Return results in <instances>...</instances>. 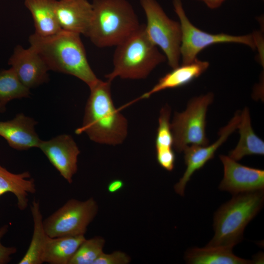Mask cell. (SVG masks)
<instances>
[{
  "label": "cell",
  "mask_w": 264,
  "mask_h": 264,
  "mask_svg": "<svg viewBox=\"0 0 264 264\" xmlns=\"http://www.w3.org/2000/svg\"><path fill=\"white\" fill-rule=\"evenodd\" d=\"M56 0H24L25 7L31 13L34 21L35 33L42 36L53 35L61 29L57 21Z\"/></svg>",
  "instance_id": "cell-18"
},
{
  "label": "cell",
  "mask_w": 264,
  "mask_h": 264,
  "mask_svg": "<svg viewBox=\"0 0 264 264\" xmlns=\"http://www.w3.org/2000/svg\"><path fill=\"white\" fill-rule=\"evenodd\" d=\"M33 221V232L29 247L19 264H42V256L48 237L43 224L39 202L34 200L31 205Z\"/></svg>",
  "instance_id": "cell-22"
},
{
  "label": "cell",
  "mask_w": 264,
  "mask_h": 264,
  "mask_svg": "<svg viewBox=\"0 0 264 264\" xmlns=\"http://www.w3.org/2000/svg\"><path fill=\"white\" fill-rule=\"evenodd\" d=\"M171 108L166 105L160 110L155 138L156 151L172 149L174 139L170 121Z\"/></svg>",
  "instance_id": "cell-25"
},
{
  "label": "cell",
  "mask_w": 264,
  "mask_h": 264,
  "mask_svg": "<svg viewBox=\"0 0 264 264\" xmlns=\"http://www.w3.org/2000/svg\"><path fill=\"white\" fill-rule=\"evenodd\" d=\"M105 240L101 237L85 239L71 259L69 264H94L102 254Z\"/></svg>",
  "instance_id": "cell-24"
},
{
  "label": "cell",
  "mask_w": 264,
  "mask_h": 264,
  "mask_svg": "<svg viewBox=\"0 0 264 264\" xmlns=\"http://www.w3.org/2000/svg\"><path fill=\"white\" fill-rule=\"evenodd\" d=\"M8 64L21 82L29 89L49 81L47 66L31 46L25 49L17 45L9 59Z\"/></svg>",
  "instance_id": "cell-13"
},
{
  "label": "cell",
  "mask_w": 264,
  "mask_h": 264,
  "mask_svg": "<svg viewBox=\"0 0 264 264\" xmlns=\"http://www.w3.org/2000/svg\"><path fill=\"white\" fill-rule=\"evenodd\" d=\"M113 68L105 75L112 82L119 77L138 80L147 78L159 65L166 61L165 56L148 37L145 24L116 46Z\"/></svg>",
  "instance_id": "cell-4"
},
{
  "label": "cell",
  "mask_w": 264,
  "mask_h": 264,
  "mask_svg": "<svg viewBox=\"0 0 264 264\" xmlns=\"http://www.w3.org/2000/svg\"><path fill=\"white\" fill-rule=\"evenodd\" d=\"M214 99L212 93L192 98L186 110L176 112L171 128L173 136V147L179 153L189 146H205L209 140L205 132L206 116L208 107Z\"/></svg>",
  "instance_id": "cell-7"
},
{
  "label": "cell",
  "mask_w": 264,
  "mask_h": 264,
  "mask_svg": "<svg viewBox=\"0 0 264 264\" xmlns=\"http://www.w3.org/2000/svg\"><path fill=\"white\" fill-rule=\"evenodd\" d=\"M145 12L146 34L159 48L172 68L179 65L182 32L179 22L170 19L156 0H140Z\"/></svg>",
  "instance_id": "cell-6"
},
{
  "label": "cell",
  "mask_w": 264,
  "mask_h": 264,
  "mask_svg": "<svg viewBox=\"0 0 264 264\" xmlns=\"http://www.w3.org/2000/svg\"><path fill=\"white\" fill-rule=\"evenodd\" d=\"M201 0V1H203V0Z\"/></svg>",
  "instance_id": "cell-32"
},
{
  "label": "cell",
  "mask_w": 264,
  "mask_h": 264,
  "mask_svg": "<svg viewBox=\"0 0 264 264\" xmlns=\"http://www.w3.org/2000/svg\"><path fill=\"white\" fill-rule=\"evenodd\" d=\"M209 66L208 61L198 58L190 63L182 64L172 68V71L160 78L149 91L144 93L138 99L148 98L159 91L187 85L203 73Z\"/></svg>",
  "instance_id": "cell-16"
},
{
  "label": "cell",
  "mask_w": 264,
  "mask_h": 264,
  "mask_svg": "<svg viewBox=\"0 0 264 264\" xmlns=\"http://www.w3.org/2000/svg\"><path fill=\"white\" fill-rule=\"evenodd\" d=\"M86 37L100 48L116 46L139 28L138 17L127 0H93Z\"/></svg>",
  "instance_id": "cell-3"
},
{
  "label": "cell",
  "mask_w": 264,
  "mask_h": 264,
  "mask_svg": "<svg viewBox=\"0 0 264 264\" xmlns=\"http://www.w3.org/2000/svg\"><path fill=\"white\" fill-rule=\"evenodd\" d=\"M173 4L181 28L180 56L182 64L193 62L202 50L217 44H240L247 45L252 49L256 48L253 34L238 36L224 33L212 34L202 31L189 20L183 7L181 0H173Z\"/></svg>",
  "instance_id": "cell-8"
},
{
  "label": "cell",
  "mask_w": 264,
  "mask_h": 264,
  "mask_svg": "<svg viewBox=\"0 0 264 264\" xmlns=\"http://www.w3.org/2000/svg\"><path fill=\"white\" fill-rule=\"evenodd\" d=\"M219 157L224 168L220 190L233 195L264 190V170L242 165L229 156Z\"/></svg>",
  "instance_id": "cell-12"
},
{
  "label": "cell",
  "mask_w": 264,
  "mask_h": 264,
  "mask_svg": "<svg viewBox=\"0 0 264 264\" xmlns=\"http://www.w3.org/2000/svg\"><path fill=\"white\" fill-rule=\"evenodd\" d=\"M36 191L34 179L29 172L13 174L0 165V196L12 193L17 198L18 208L23 211L28 206L29 194Z\"/></svg>",
  "instance_id": "cell-17"
},
{
  "label": "cell",
  "mask_w": 264,
  "mask_h": 264,
  "mask_svg": "<svg viewBox=\"0 0 264 264\" xmlns=\"http://www.w3.org/2000/svg\"><path fill=\"white\" fill-rule=\"evenodd\" d=\"M29 43L51 70L75 76L91 88L99 80L91 69L80 34L61 29L48 36L34 33Z\"/></svg>",
  "instance_id": "cell-1"
},
{
  "label": "cell",
  "mask_w": 264,
  "mask_h": 264,
  "mask_svg": "<svg viewBox=\"0 0 264 264\" xmlns=\"http://www.w3.org/2000/svg\"><path fill=\"white\" fill-rule=\"evenodd\" d=\"M185 258L187 263L191 264H248L254 262L236 256L232 248L207 246L189 250Z\"/></svg>",
  "instance_id": "cell-21"
},
{
  "label": "cell",
  "mask_w": 264,
  "mask_h": 264,
  "mask_svg": "<svg viewBox=\"0 0 264 264\" xmlns=\"http://www.w3.org/2000/svg\"><path fill=\"white\" fill-rule=\"evenodd\" d=\"M264 201V190L234 195L215 213V234L207 246L232 249L242 240L245 227L261 209Z\"/></svg>",
  "instance_id": "cell-5"
},
{
  "label": "cell",
  "mask_w": 264,
  "mask_h": 264,
  "mask_svg": "<svg viewBox=\"0 0 264 264\" xmlns=\"http://www.w3.org/2000/svg\"><path fill=\"white\" fill-rule=\"evenodd\" d=\"M237 129L240 139L236 147L229 153V156L238 161L246 155H264V142L255 134L252 128L249 111L247 108L241 113Z\"/></svg>",
  "instance_id": "cell-20"
},
{
  "label": "cell",
  "mask_w": 264,
  "mask_h": 264,
  "mask_svg": "<svg viewBox=\"0 0 264 264\" xmlns=\"http://www.w3.org/2000/svg\"><path fill=\"white\" fill-rule=\"evenodd\" d=\"M124 182L121 179L111 180L108 185L107 189L110 193H115L121 190L124 187Z\"/></svg>",
  "instance_id": "cell-29"
},
{
  "label": "cell",
  "mask_w": 264,
  "mask_h": 264,
  "mask_svg": "<svg viewBox=\"0 0 264 264\" xmlns=\"http://www.w3.org/2000/svg\"><path fill=\"white\" fill-rule=\"evenodd\" d=\"M61 176L69 183L78 169L79 149L73 137L66 134L41 141L39 147Z\"/></svg>",
  "instance_id": "cell-11"
},
{
  "label": "cell",
  "mask_w": 264,
  "mask_h": 264,
  "mask_svg": "<svg viewBox=\"0 0 264 264\" xmlns=\"http://www.w3.org/2000/svg\"><path fill=\"white\" fill-rule=\"evenodd\" d=\"M38 122L22 113L6 121H0V136L17 150L39 147L41 140L35 130Z\"/></svg>",
  "instance_id": "cell-15"
},
{
  "label": "cell",
  "mask_w": 264,
  "mask_h": 264,
  "mask_svg": "<svg viewBox=\"0 0 264 264\" xmlns=\"http://www.w3.org/2000/svg\"><path fill=\"white\" fill-rule=\"evenodd\" d=\"M98 210L93 198L85 201L70 199L43 220L45 231L51 238L84 235Z\"/></svg>",
  "instance_id": "cell-9"
},
{
  "label": "cell",
  "mask_w": 264,
  "mask_h": 264,
  "mask_svg": "<svg viewBox=\"0 0 264 264\" xmlns=\"http://www.w3.org/2000/svg\"><path fill=\"white\" fill-rule=\"evenodd\" d=\"M5 110V105L0 102V112H3Z\"/></svg>",
  "instance_id": "cell-31"
},
{
  "label": "cell",
  "mask_w": 264,
  "mask_h": 264,
  "mask_svg": "<svg viewBox=\"0 0 264 264\" xmlns=\"http://www.w3.org/2000/svg\"><path fill=\"white\" fill-rule=\"evenodd\" d=\"M241 113L236 112L228 124L219 132L220 137L214 143L205 146H189L183 151L186 169L179 181L175 184L176 192L180 196L184 195L185 186L193 174L199 170L214 157L217 149L224 143L228 136L236 130L239 125Z\"/></svg>",
  "instance_id": "cell-10"
},
{
  "label": "cell",
  "mask_w": 264,
  "mask_h": 264,
  "mask_svg": "<svg viewBox=\"0 0 264 264\" xmlns=\"http://www.w3.org/2000/svg\"><path fill=\"white\" fill-rule=\"evenodd\" d=\"M131 261L130 256L124 252L117 251L110 254H102L94 264H128Z\"/></svg>",
  "instance_id": "cell-26"
},
{
  "label": "cell",
  "mask_w": 264,
  "mask_h": 264,
  "mask_svg": "<svg viewBox=\"0 0 264 264\" xmlns=\"http://www.w3.org/2000/svg\"><path fill=\"white\" fill-rule=\"evenodd\" d=\"M225 0H203V1L210 8L215 9L219 7Z\"/></svg>",
  "instance_id": "cell-30"
},
{
  "label": "cell",
  "mask_w": 264,
  "mask_h": 264,
  "mask_svg": "<svg viewBox=\"0 0 264 264\" xmlns=\"http://www.w3.org/2000/svg\"><path fill=\"white\" fill-rule=\"evenodd\" d=\"M84 235L51 238L48 236L42 261L49 264H69L81 243Z\"/></svg>",
  "instance_id": "cell-19"
},
{
  "label": "cell",
  "mask_w": 264,
  "mask_h": 264,
  "mask_svg": "<svg viewBox=\"0 0 264 264\" xmlns=\"http://www.w3.org/2000/svg\"><path fill=\"white\" fill-rule=\"evenodd\" d=\"M30 89L20 81L13 69L0 70V102L6 105L14 99L28 97Z\"/></svg>",
  "instance_id": "cell-23"
},
{
  "label": "cell",
  "mask_w": 264,
  "mask_h": 264,
  "mask_svg": "<svg viewBox=\"0 0 264 264\" xmlns=\"http://www.w3.org/2000/svg\"><path fill=\"white\" fill-rule=\"evenodd\" d=\"M8 225H5L0 228V264L9 263L11 259V256L17 252L15 247H7L3 245L0 240L1 238L7 231Z\"/></svg>",
  "instance_id": "cell-28"
},
{
  "label": "cell",
  "mask_w": 264,
  "mask_h": 264,
  "mask_svg": "<svg viewBox=\"0 0 264 264\" xmlns=\"http://www.w3.org/2000/svg\"><path fill=\"white\" fill-rule=\"evenodd\" d=\"M156 154L157 161L162 168L168 171L173 170L176 159L173 149L156 151Z\"/></svg>",
  "instance_id": "cell-27"
},
{
  "label": "cell",
  "mask_w": 264,
  "mask_h": 264,
  "mask_svg": "<svg viewBox=\"0 0 264 264\" xmlns=\"http://www.w3.org/2000/svg\"><path fill=\"white\" fill-rule=\"evenodd\" d=\"M55 12L61 29L86 36L92 17V3L87 0H58Z\"/></svg>",
  "instance_id": "cell-14"
},
{
  "label": "cell",
  "mask_w": 264,
  "mask_h": 264,
  "mask_svg": "<svg viewBox=\"0 0 264 264\" xmlns=\"http://www.w3.org/2000/svg\"><path fill=\"white\" fill-rule=\"evenodd\" d=\"M111 82L101 80L90 88L82 126L75 133H85L97 143L121 144L128 134L126 118L115 107L111 94Z\"/></svg>",
  "instance_id": "cell-2"
}]
</instances>
